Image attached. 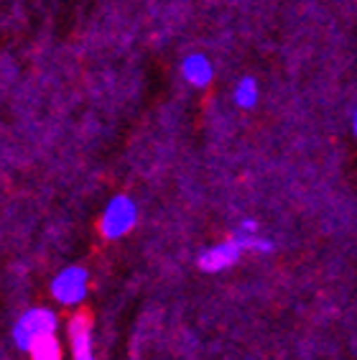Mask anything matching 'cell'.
<instances>
[{
    "label": "cell",
    "instance_id": "6da1fadb",
    "mask_svg": "<svg viewBox=\"0 0 357 360\" xmlns=\"http://www.w3.org/2000/svg\"><path fill=\"white\" fill-rule=\"evenodd\" d=\"M56 325H59V319H56V314L48 307H31V309H26L21 317L15 319L11 335H13L15 347L28 353L36 340L46 338V335H56Z\"/></svg>",
    "mask_w": 357,
    "mask_h": 360
},
{
    "label": "cell",
    "instance_id": "5b68a950",
    "mask_svg": "<svg viewBox=\"0 0 357 360\" xmlns=\"http://www.w3.org/2000/svg\"><path fill=\"white\" fill-rule=\"evenodd\" d=\"M67 338L72 347V360H97L92 350V319L89 314L77 312L67 322Z\"/></svg>",
    "mask_w": 357,
    "mask_h": 360
},
{
    "label": "cell",
    "instance_id": "3957f363",
    "mask_svg": "<svg viewBox=\"0 0 357 360\" xmlns=\"http://www.w3.org/2000/svg\"><path fill=\"white\" fill-rule=\"evenodd\" d=\"M89 274L82 266H67L51 278V297L62 307H79L87 297Z\"/></svg>",
    "mask_w": 357,
    "mask_h": 360
},
{
    "label": "cell",
    "instance_id": "277c9868",
    "mask_svg": "<svg viewBox=\"0 0 357 360\" xmlns=\"http://www.w3.org/2000/svg\"><path fill=\"white\" fill-rule=\"evenodd\" d=\"M242 253H245V250L240 248V243L230 236L227 240H222V243H217V245H209V248L202 250L197 264H200V269L205 271V274H220V271L233 269V266L240 261Z\"/></svg>",
    "mask_w": 357,
    "mask_h": 360
},
{
    "label": "cell",
    "instance_id": "ba28073f",
    "mask_svg": "<svg viewBox=\"0 0 357 360\" xmlns=\"http://www.w3.org/2000/svg\"><path fill=\"white\" fill-rule=\"evenodd\" d=\"M233 100L242 110H253L255 103H258V82H255L253 77L238 79V84H235V90H233Z\"/></svg>",
    "mask_w": 357,
    "mask_h": 360
},
{
    "label": "cell",
    "instance_id": "52a82bcc",
    "mask_svg": "<svg viewBox=\"0 0 357 360\" xmlns=\"http://www.w3.org/2000/svg\"><path fill=\"white\" fill-rule=\"evenodd\" d=\"M233 238L240 243L242 250H253V253H271V250H273V243L268 240V238L258 236L255 220H242L240 225H238V230L233 233Z\"/></svg>",
    "mask_w": 357,
    "mask_h": 360
},
{
    "label": "cell",
    "instance_id": "9c48e42d",
    "mask_svg": "<svg viewBox=\"0 0 357 360\" xmlns=\"http://www.w3.org/2000/svg\"><path fill=\"white\" fill-rule=\"evenodd\" d=\"M28 355L31 360H62V342L56 335H46V338L36 340Z\"/></svg>",
    "mask_w": 357,
    "mask_h": 360
},
{
    "label": "cell",
    "instance_id": "7a4b0ae2",
    "mask_svg": "<svg viewBox=\"0 0 357 360\" xmlns=\"http://www.w3.org/2000/svg\"><path fill=\"white\" fill-rule=\"evenodd\" d=\"M138 222V205L125 197V194H117L112 197L103 210V217H100V233L108 240H117V238L128 236Z\"/></svg>",
    "mask_w": 357,
    "mask_h": 360
},
{
    "label": "cell",
    "instance_id": "30bf717a",
    "mask_svg": "<svg viewBox=\"0 0 357 360\" xmlns=\"http://www.w3.org/2000/svg\"><path fill=\"white\" fill-rule=\"evenodd\" d=\"M352 133H355V139H357V108L352 110Z\"/></svg>",
    "mask_w": 357,
    "mask_h": 360
},
{
    "label": "cell",
    "instance_id": "8992f818",
    "mask_svg": "<svg viewBox=\"0 0 357 360\" xmlns=\"http://www.w3.org/2000/svg\"><path fill=\"white\" fill-rule=\"evenodd\" d=\"M181 77H184L192 87H207V84L212 82L214 67L205 54H189V56H184V62H181Z\"/></svg>",
    "mask_w": 357,
    "mask_h": 360
}]
</instances>
